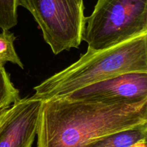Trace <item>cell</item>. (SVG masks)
Listing matches in <instances>:
<instances>
[{
  "instance_id": "12",
  "label": "cell",
  "mask_w": 147,
  "mask_h": 147,
  "mask_svg": "<svg viewBox=\"0 0 147 147\" xmlns=\"http://www.w3.org/2000/svg\"><path fill=\"white\" fill-rule=\"evenodd\" d=\"M132 147H147L146 141H142V142H139L138 143V144H135V145L133 146Z\"/></svg>"
},
{
  "instance_id": "8",
  "label": "cell",
  "mask_w": 147,
  "mask_h": 147,
  "mask_svg": "<svg viewBox=\"0 0 147 147\" xmlns=\"http://www.w3.org/2000/svg\"><path fill=\"white\" fill-rule=\"evenodd\" d=\"M16 37L9 30H2L0 33V65L6 63H14L24 69V65L14 48Z\"/></svg>"
},
{
  "instance_id": "9",
  "label": "cell",
  "mask_w": 147,
  "mask_h": 147,
  "mask_svg": "<svg viewBox=\"0 0 147 147\" xmlns=\"http://www.w3.org/2000/svg\"><path fill=\"white\" fill-rule=\"evenodd\" d=\"M20 92L14 86L4 65H0V110L20 99Z\"/></svg>"
},
{
  "instance_id": "10",
  "label": "cell",
  "mask_w": 147,
  "mask_h": 147,
  "mask_svg": "<svg viewBox=\"0 0 147 147\" xmlns=\"http://www.w3.org/2000/svg\"><path fill=\"white\" fill-rule=\"evenodd\" d=\"M18 0H0V29L9 30L17 24Z\"/></svg>"
},
{
  "instance_id": "7",
  "label": "cell",
  "mask_w": 147,
  "mask_h": 147,
  "mask_svg": "<svg viewBox=\"0 0 147 147\" xmlns=\"http://www.w3.org/2000/svg\"><path fill=\"white\" fill-rule=\"evenodd\" d=\"M147 123L139 124L98 138L86 147H132L146 141Z\"/></svg>"
},
{
  "instance_id": "2",
  "label": "cell",
  "mask_w": 147,
  "mask_h": 147,
  "mask_svg": "<svg viewBox=\"0 0 147 147\" xmlns=\"http://www.w3.org/2000/svg\"><path fill=\"white\" fill-rule=\"evenodd\" d=\"M131 72L147 73V33L98 51L87 50L80 59L34 87L32 97L43 101L109 78Z\"/></svg>"
},
{
  "instance_id": "3",
  "label": "cell",
  "mask_w": 147,
  "mask_h": 147,
  "mask_svg": "<svg viewBox=\"0 0 147 147\" xmlns=\"http://www.w3.org/2000/svg\"><path fill=\"white\" fill-rule=\"evenodd\" d=\"M147 33V0H98L86 17L83 40L98 51Z\"/></svg>"
},
{
  "instance_id": "4",
  "label": "cell",
  "mask_w": 147,
  "mask_h": 147,
  "mask_svg": "<svg viewBox=\"0 0 147 147\" xmlns=\"http://www.w3.org/2000/svg\"><path fill=\"white\" fill-rule=\"evenodd\" d=\"M28 10L55 55L78 48L86 24L84 0H18Z\"/></svg>"
},
{
  "instance_id": "1",
  "label": "cell",
  "mask_w": 147,
  "mask_h": 147,
  "mask_svg": "<svg viewBox=\"0 0 147 147\" xmlns=\"http://www.w3.org/2000/svg\"><path fill=\"white\" fill-rule=\"evenodd\" d=\"M147 123V100L104 104L67 96L42 101L37 147H86L109 134Z\"/></svg>"
},
{
  "instance_id": "6",
  "label": "cell",
  "mask_w": 147,
  "mask_h": 147,
  "mask_svg": "<svg viewBox=\"0 0 147 147\" xmlns=\"http://www.w3.org/2000/svg\"><path fill=\"white\" fill-rule=\"evenodd\" d=\"M42 101L20 98L9 108L0 125V147H32Z\"/></svg>"
},
{
  "instance_id": "5",
  "label": "cell",
  "mask_w": 147,
  "mask_h": 147,
  "mask_svg": "<svg viewBox=\"0 0 147 147\" xmlns=\"http://www.w3.org/2000/svg\"><path fill=\"white\" fill-rule=\"evenodd\" d=\"M104 104H136L147 100V73L131 72L96 82L66 95Z\"/></svg>"
},
{
  "instance_id": "11",
  "label": "cell",
  "mask_w": 147,
  "mask_h": 147,
  "mask_svg": "<svg viewBox=\"0 0 147 147\" xmlns=\"http://www.w3.org/2000/svg\"><path fill=\"white\" fill-rule=\"evenodd\" d=\"M9 108H5V109H3V110H0V125H1V123L2 122L4 117L6 116L7 112H8Z\"/></svg>"
}]
</instances>
